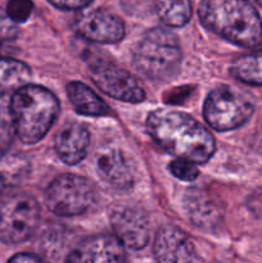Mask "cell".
Here are the masks:
<instances>
[{
  "label": "cell",
  "mask_w": 262,
  "mask_h": 263,
  "mask_svg": "<svg viewBox=\"0 0 262 263\" xmlns=\"http://www.w3.org/2000/svg\"><path fill=\"white\" fill-rule=\"evenodd\" d=\"M152 140L167 153L194 163H205L216 151L212 134L186 113L156 109L146 120Z\"/></svg>",
  "instance_id": "1"
},
{
  "label": "cell",
  "mask_w": 262,
  "mask_h": 263,
  "mask_svg": "<svg viewBox=\"0 0 262 263\" xmlns=\"http://www.w3.org/2000/svg\"><path fill=\"white\" fill-rule=\"evenodd\" d=\"M198 14L208 30L235 45L262 44V21L248 0H202Z\"/></svg>",
  "instance_id": "2"
},
{
  "label": "cell",
  "mask_w": 262,
  "mask_h": 263,
  "mask_svg": "<svg viewBox=\"0 0 262 263\" xmlns=\"http://www.w3.org/2000/svg\"><path fill=\"white\" fill-rule=\"evenodd\" d=\"M15 135L22 143L35 144L46 135L59 113L55 95L39 85H23L9 103Z\"/></svg>",
  "instance_id": "3"
},
{
  "label": "cell",
  "mask_w": 262,
  "mask_h": 263,
  "mask_svg": "<svg viewBox=\"0 0 262 263\" xmlns=\"http://www.w3.org/2000/svg\"><path fill=\"white\" fill-rule=\"evenodd\" d=\"M182 54L179 40L167 28L146 31L133 51L136 69L149 80L167 81L179 72Z\"/></svg>",
  "instance_id": "4"
},
{
  "label": "cell",
  "mask_w": 262,
  "mask_h": 263,
  "mask_svg": "<svg viewBox=\"0 0 262 263\" xmlns=\"http://www.w3.org/2000/svg\"><path fill=\"white\" fill-rule=\"evenodd\" d=\"M254 112L252 97L236 87L220 86L208 94L203 116L217 131L235 130L247 122Z\"/></svg>",
  "instance_id": "5"
},
{
  "label": "cell",
  "mask_w": 262,
  "mask_h": 263,
  "mask_svg": "<svg viewBox=\"0 0 262 263\" xmlns=\"http://www.w3.org/2000/svg\"><path fill=\"white\" fill-rule=\"evenodd\" d=\"M40 207L32 195L18 193L0 202V241L21 244L27 240L39 226Z\"/></svg>",
  "instance_id": "6"
},
{
  "label": "cell",
  "mask_w": 262,
  "mask_h": 263,
  "mask_svg": "<svg viewBox=\"0 0 262 263\" xmlns=\"http://www.w3.org/2000/svg\"><path fill=\"white\" fill-rule=\"evenodd\" d=\"M95 187L79 175H61L50 182L45 192L46 207L57 216L72 217L86 212L95 202Z\"/></svg>",
  "instance_id": "7"
},
{
  "label": "cell",
  "mask_w": 262,
  "mask_h": 263,
  "mask_svg": "<svg viewBox=\"0 0 262 263\" xmlns=\"http://www.w3.org/2000/svg\"><path fill=\"white\" fill-rule=\"evenodd\" d=\"M90 74L94 84L113 99L128 103H140L145 99V91L138 80L112 62L104 59L92 62Z\"/></svg>",
  "instance_id": "8"
},
{
  "label": "cell",
  "mask_w": 262,
  "mask_h": 263,
  "mask_svg": "<svg viewBox=\"0 0 262 263\" xmlns=\"http://www.w3.org/2000/svg\"><path fill=\"white\" fill-rule=\"evenodd\" d=\"M115 235L126 248L139 251L149 243L151 228L144 212L130 205H116L109 213Z\"/></svg>",
  "instance_id": "9"
},
{
  "label": "cell",
  "mask_w": 262,
  "mask_h": 263,
  "mask_svg": "<svg viewBox=\"0 0 262 263\" xmlns=\"http://www.w3.org/2000/svg\"><path fill=\"white\" fill-rule=\"evenodd\" d=\"M74 30L81 37L99 44L118 43L125 35L122 21L104 9L91 10L82 15L74 23Z\"/></svg>",
  "instance_id": "10"
},
{
  "label": "cell",
  "mask_w": 262,
  "mask_h": 263,
  "mask_svg": "<svg viewBox=\"0 0 262 263\" xmlns=\"http://www.w3.org/2000/svg\"><path fill=\"white\" fill-rule=\"evenodd\" d=\"M158 262H199L193 240L176 226H163L157 233L153 246Z\"/></svg>",
  "instance_id": "11"
},
{
  "label": "cell",
  "mask_w": 262,
  "mask_h": 263,
  "mask_svg": "<svg viewBox=\"0 0 262 263\" xmlns=\"http://www.w3.org/2000/svg\"><path fill=\"white\" fill-rule=\"evenodd\" d=\"M125 259V246L116 235H95L85 239L67 257V261L76 263L123 262Z\"/></svg>",
  "instance_id": "12"
},
{
  "label": "cell",
  "mask_w": 262,
  "mask_h": 263,
  "mask_svg": "<svg viewBox=\"0 0 262 263\" xmlns=\"http://www.w3.org/2000/svg\"><path fill=\"white\" fill-rule=\"evenodd\" d=\"M97 167L99 176L110 186L120 190L130 189L134 175L125 154L113 146L99 149L97 154Z\"/></svg>",
  "instance_id": "13"
},
{
  "label": "cell",
  "mask_w": 262,
  "mask_h": 263,
  "mask_svg": "<svg viewBox=\"0 0 262 263\" xmlns=\"http://www.w3.org/2000/svg\"><path fill=\"white\" fill-rule=\"evenodd\" d=\"M90 144V134L80 123H68L57 134L54 146L59 158L67 164H77L85 158Z\"/></svg>",
  "instance_id": "14"
},
{
  "label": "cell",
  "mask_w": 262,
  "mask_h": 263,
  "mask_svg": "<svg viewBox=\"0 0 262 263\" xmlns=\"http://www.w3.org/2000/svg\"><path fill=\"white\" fill-rule=\"evenodd\" d=\"M185 208L190 221L204 230H213L221 220L217 205L202 190L192 189L185 197Z\"/></svg>",
  "instance_id": "15"
},
{
  "label": "cell",
  "mask_w": 262,
  "mask_h": 263,
  "mask_svg": "<svg viewBox=\"0 0 262 263\" xmlns=\"http://www.w3.org/2000/svg\"><path fill=\"white\" fill-rule=\"evenodd\" d=\"M67 95L76 112L80 115L91 116V117H102V116L109 115V107L107 103L82 82H69L67 85Z\"/></svg>",
  "instance_id": "16"
},
{
  "label": "cell",
  "mask_w": 262,
  "mask_h": 263,
  "mask_svg": "<svg viewBox=\"0 0 262 263\" xmlns=\"http://www.w3.org/2000/svg\"><path fill=\"white\" fill-rule=\"evenodd\" d=\"M31 69L23 62L13 58H0V95L15 91L28 82Z\"/></svg>",
  "instance_id": "17"
},
{
  "label": "cell",
  "mask_w": 262,
  "mask_h": 263,
  "mask_svg": "<svg viewBox=\"0 0 262 263\" xmlns=\"http://www.w3.org/2000/svg\"><path fill=\"white\" fill-rule=\"evenodd\" d=\"M231 74L239 81L248 85H262V50L252 51L239 57L233 62Z\"/></svg>",
  "instance_id": "18"
},
{
  "label": "cell",
  "mask_w": 262,
  "mask_h": 263,
  "mask_svg": "<svg viewBox=\"0 0 262 263\" xmlns=\"http://www.w3.org/2000/svg\"><path fill=\"white\" fill-rule=\"evenodd\" d=\"M159 20L169 27H182L192 17L190 0H156Z\"/></svg>",
  "instance_id": "19"
},
{
  "label": "cell",
  "mask_w": 262,
  "mask_h": 263,
  "mask_svg": "<svg viewBox=\"0 0 262 263\" xmlns=\"http://www.w3.org/2000/svg\"><path fill=\"white\" fill-rule=\"evenodd\" d=\"M28 174V162L20 156H0V194L20 184Z\"/></svg>",
  "instance_id": "20"
},
{
  "label": "cell",
  "mask_w": 262,
  "mask_h": 263,
  "mask_svg": "<svg viewBox=\"0 0 262 263\" xmlns=\"http://www.w3.org/2000/svg\"><path fill=\"white\" fill-rule=\"evenodd\" d=\"M14 135L15 131L9 108H5L0 104V156L7 154L8 149L12 145Z\"/></svg>",
  "instance_id": "21"
},
{
  "label": "cell",
  "mask_w": 262,
  "mask_h": 263,
  "mask_svg": "<svg viewBox=\"0 0 262 263\" xmlns=\"http://www.w3.org/2000/svg\"><path fill=\"white\" fill-rule=\"evenodd\" d=\"M170 171L175 177L182 180V181H194L199 175L197 163L181 158L175 159L170 163Z\"/></svg>",
  "instance_id": "22"
},
{
  "label": "cell",
  "mask_w": 262,
  "mask_h": 263,
  "mask_svg": "<svg viewBox=\"0 0 262 263\" xmlns=\"http://www.w3.org/2000/svg\"><path fill=\"white\" fill-rule=\"evenodd\" d=\"M33 9L31 0H9L7 4V14L13 22L22 23L28 20Z\"/></svg>",
  "instance_id": "23"
},
{
  "label": "cell",
  "mask_w": 262,
  "mask_h": 263,
  "mask_svg": "<svg viewBox=\"0 0 262 263\" xmlns=\"http://www.w3.org/2000/svg\"><path fill=\"white\" fill-rule=\"evenodd\" d=\"M48 2L59 9L77 10L87 7L92 0H48Z\"/></svg>",
  "instance_id": "24"
},
{
  "label": "cell",
  "mask_w": 262,
  "mask_h": 263,
  "mask_svg": "<svg viewBox=\"0 0 262 263\" xmlns=\"http://www.w3.org/2000/svg\"><path fill=\"white\" fill-rule=\"evenodd\" d=\"M9 262H17V263H35V262H41L40 257L35 256V254H27V253H20L17 256L12 257L9 259Z\"/></svg>",
  "instance_id": "25"
},
{
  "label": "cell",
  "mask_w": 262,
  "mask_h": 263,
  "mask_svg": "<svg viewBox=\"0 0 262 263\" xmlns=\"http://www.w3.org/2000/svg\"><path fill=\"white\" fill-rule=\"evenodd\" d=\"M256 149H257V152H258L259 154H262V134H261V135H259V138L257 139Z\"/></svg>",
  "instance_id": "26"
},
{
  "label": "cell",
  "mask_w": 262,
  "mask_h": 263,
  "mask_svg": "<svg viewBox=\"0 0 262 263\" xmlns=\"http://www.w3.org/2000/svg\"><path fill=\"white\" fill-rule=\"evenodd\" d=\"M256 2H257V3H258V4H259V5H261V7H262V0H256Z\"/></svg>",
  "instance_id": "27"
},
{
  "label": "cell",
  "mask_w": 262,
  "mask_h": 263,
  "mask_svg": "<svg viewBox=\"0 0 262 263\" xmlns=\"http://www.w3.org/2000/svg\"><path fill=\"white\" fill-rule=\"evenodd\" d=\"M3 50V46L2 45H0V51H2Z\"/></svg>",
  "instance_id": "28"
}]
</instances>
